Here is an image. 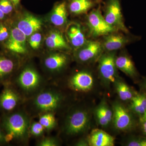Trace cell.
Wrapping results in <instances>:
<instances>
[{
	"label": "cell",
	"mask_w": 146,
	"mask_h": 146,
	"mask_svg": "<svg viewBox=\"0 0 146 146\" xmlns=\"http://www.w3.org/2000/svg\"><path fill=\"white\" fill-rule=\"evenodd\" d=\"M0 124L5 133L7 143L14 141L25 142L27 140L31 123L25 112L19 111L6 114Z\"/></svg>",
	"instance_id": "1"
},
{
	"label": "cell",
	"mask_w": 146,
	"mask_h": 146,
	"mask_svg": "<svg viewBox=\"0 0 146 146\" xmlns=\"http://www.w3.org/2000/svg\"><path fill=\"white\" fill-rule=\"evenodd\" d=\"M63 100V96L59 92L48 89L40 91L36 94L33 98V104L38 112H53L60 107Z\"/></svg>",
	"instance_id": "2"
},
{
	"label": "cell",
	"mask_w": 146,
	"mask_h": 146,
	"mask_svg": "<svg viewBox=\"0 0 146 146\" xmlns=\"http://www.w3.org/2000/svg\"><path fill=\"white\" fill-rule=\"evenodd\" d=\"M90 121L88 112L84 110H74L69 115L66 119L64 130L66 134L74 136L85 131Z\"/></svg>",
	"instance_id": "3"
},
{
	"label": "cell",
	"mask_w": 146,
	"mask_h": 146,
	"mask_svg": "<svg viewBox=\"0 0 146 146\" xmlns=\"http://www.w3.org/2000/svg\"><path fill=\"white\" fill-rule=\"evenodd\" d=\"M42 82L39 73L34 68L27 67L18 76L16 84L25 94H31L39 89Z\"/></svg>",
	"instance_id": "4"
},
{
	"label": "cell",
	"mask_w": 146,
	"mask_h": 146,
	"mask_svg": "<svg viewBox=\"0 0 146 146\" xmlns=\"http://www.w3.org/2000/svg\"><path fill=\"white\" fill-rule=\"evenodd\" d=\"M87 25L90 34L94 36L107 35L117 30L106 21L99 9L91 11L88 16Z\"/></svg>",
	"instance_id": "5"
},
{
	"label": "cell",
	"mask_w": 146,
	"mask_h": 146,
	"mask_svg": "<svg viewBox=\"0 0 146 146\" xmlns=\"http://www.w3.org/2000/svg\"><path fill=\"white\" fill-rule=\"evenodd\" d=\"M106 21L116 30H120L126 33L128 32L123 21L119 0H109L105 15Z\"/></svg>",
	"instance_id": "6"
},
{
	"label": "cell",
	"mask_w": 146,
	"mask_h": 146,
	"mask_svg": "<svg viewBox=\"0 0 146 146\" xmlns=\"http://www.w3.org/2000/svg\"><path fill=\"white\" fill-rule=\"evenodd\" d=\"M27 36L17 27L11 30L10 34L5 42L7 49L14 53L23 54L26 53Z\"/></svg>",
	"instance_id": "7"
},
{
	"label": "cell",
	"mask_w": 146,
	"mask_h": 146,
	"mask_svg": "<svg viewBox=\"0 0 146 146\" xmlns=\"http://www.w3.org/2000/svg\"><path fill=\"white\" fill-rule=\"evenodd\" d=\"M112 119L115 127L119 130H128L133 125V118L129 112L119 104L114 105Z\"/></svg>",
	"instance_id": "8"
},
{
	"label": "cell",
	"mask_w": 146,
	"mask_h": 146,
	"mask_svg": "<svg viewBox=\"0 0 146 146\" xmlns=\"http://www.w3.org/2000/svg\"><path fill=\"white\" fill-rule=\"evenodd\" d=\"M21 98L12 87L6 86L0 94V109L4 112H12L19 104Z\"/></svg>",
	"instance_id": "9"
},
{
	"label": "cell",
	"mask_w": 146,
	"mask_h": 146,
	"mask_svg": "<svg viewBox=\"0 0 146 146\" xmlns=\"http://www.w3.org/2000/svg\"><path fill=\"white\" fill-rule=\"evenodd\" d=\"M115 58L113 54L104 55L100 59L99 70L102 77L110 82H115L116 71Z\"/></svg>",
	"instance_id": "10"
},
{
	"label": "cell",
	"mask_w": 146,
	"mask_h": 146,
	"mask_svg": "<svg viewBox=\"0 0 146 146\" xmlns=\"http://www.w3.org/2000/svg\"><path fill=\"white\" fill-rule=\"evenodd\" d=\"M94 80L91 74L86 72L77 73L71 78L69 84L75 91L86 92L91 90L94 85Z\"/></svg>",
	"instance_id": "11"
},
{
	"label": "cell",
	"mask_w": 146,
	"mask_h": 146,
	"mask_svg": "<svg viewBox=\"0 0 146 146\" xmlns=\"http://www.w3.org/2000/svg\"><path fill=\"white\" fill-rule=\"evenodd\" d=\"M42 22L39 18L31 14L25 15L18 22L17 27L27 36H30L40 30Z\"/></svg>",
	"instance_id": "12"
},
{
	"label": "cell",
	"mask_w": 146,
	"mask_h": 146,
	"mask_svg": "<svg viewBox=\"0 0 146 146\" xmlns=\"http://www.w3.org/2000/svg\"><path fill=\"white\" fill-rule=\"evenodd\" d=\"M88 143L91 146H113L115 138L104 131L95 129L89 135Z\"/></svg>",
	"instance_id": "13"
},
{
	"label": "cell",
	"mask_w": 146,
	"mask_h": 146,
	"mask_svg": "<svg viewBox=\"0 0 146 146\" xmlns=\"http://www.w3.org/2000/svg\"><path fill=\"white\" fill-rule=\"evenodd\" d=\"M77 54L78 60L86 62L93 59L100 52L102 46L100 42L97 41L87 42L84 45Z\"/></svg>",
	"instance_id": "14"
},
{
	"label": "cell",
	"mask_w": 146,
	"mask_h": 146,
	"mask_svg": "<svg viewBox=\"0 0 146 146\" xmlns=\"http://www.w3.org/2000/svg\"><path fill=\"white\" fill-rule=\"evenodd\" d=\"M67 57L60 53L52 54L47 56L44 60L46 68L51 72H57L61 70L66 65Z\"/></svg>",
	"instance_id": "15"
},
{
	"label": "cell",
	"mask_w": 146,
	"mask_h": 146,
	"mask_svg": "<svg viewBox=\"0 0 146 146\" xmlns=\"http://www.w3.org/2000/svg\"><path fill=\"white\" fill-rule=\"evenodd\" d=\"M67 34L69 41L75 48H81L87 42L78 25H73L69 27Z\"/></svg>",
	"instance_id": "16"
},
{
	"label": "cell",
	"mask_w": 146,
	"mask_h": 146,
	"mask_svg": "<svg viewBox=\"0 0 146 146\" xmlns=\"http://www.w3.org/2000/svg\"><path fill=\"white\" fill-rule=\"evenodd\" d=\"M128 42V39L120 35H110L105 39L103 47L106 50L112 51L121 48Z\"/></svg>",
	"instance_id": "17"
},
{
	"label": "cell",
	"mask_w": 146,
	"mask_h": 146,
	"mask_svg": "<svg viewBox=\"0 0 146 146\" xmlns=\"http://www.w3.org/2000/svg\"><path fill=\"white\" fill-rule=\"evenodd\" d=\"M68 13L65 2L57 5L53 10L50 16V21L54 25L61 26L66 23Z\"/></svg>",
	"instance_id": "18"
},
{
	"label": "cell",
	"mask_w": 146,
	"mask_h": 146,
	"mask_svg": "<svg viewBox=\"0 0 146 146\" xmlns=\"http://www.w3.org/2000/svg\"><path fill=\"white\" fill-rule=\"evenodd\" d=\"M47 46L52 49L68 48V45L64 37L58 31H52L47 36L46 40Z\"/></svg>",
	"instance_id": "19"
},
{
	"label": "cell",
	"mask_w": 146,
	"mask_h": 146,
	"mask_svg": "<svg viewBox=\"0 0 146 146\" xmlns=\"http://www.w3.org/2000/svg\"><path fill=\"white\" fill-rule=\"evenodd\" d=\"M116 67L126 74L131 77L136 74V68L132 60L127 56H120L115 58Z\"/></svg>",
	"instance_id": "20"
},
{
	"label": "cell",
	"mask_w": 146,
	"mask_h": 146,
	"mask_svg": "<svg viewBox=\"0 0 146 146\" xmlns=\"http://www.w3.org/2000/svg\"><path fill=\"white\" fill-rule=\"evenodd\" d=\"M93 5L91 0H72L69 5L70 11L75 14L85 13Z\"/></svg>",
	"instance_id": "21"
},
{
	"label": "cell",
	"mask_w": 146,
	"mask_h": 146,
	"mask_svg": "<svg viewBox=\"0 0 146 146\" xmlns=\"http://www.w3.org/2000/svg\"><path fill=\"white\" fill-rule=\"evenodd\" d=\"M14 67L13 60L5 56H0V81H3L10 75Z\"/></svg>",
	"instance_id": "22"
},
{
	"label": "cell",
	"mask_w": 146,
	"mask_h": 146,
	"mask_svg": "<svg viewBox=\"0 0 146 146\" xmlns=\"http://www.w3.org/2000/svg\"><path fill=\"white\" fill-rule=\"evenodd\" d=\"M131 108L136 114L141 116L146 110V94H139L131 99Z\"/></svg>",
	"instance_id": "23"
},
{
	"label": "cell",
	"mask_w": 146,
	"mask_h": 146,
	"mask_svg": "<svg viewBox=\"0 0 146 146\" xmlns=\"http://www.w3.org/2000/svg\"><path fill=\"white\" fill-rule=\"evenodd\" d=\"M39 122L45 130L47 131L52 130L56 125V120L52 112L42 113L39 117Z\"/></svg>",
	"instance_id": "24"
},
{
	"label": "cell",
	"mask_w": 146,
	"mask_h": 146,
	"mask_svg": "<svg viewBox=\"0 0 146 146\" xmlns=\"http://www.w3.org/2000/svg\"><path fill=\"white\" fill-rule=\"evenodd\" d=\"M117 89L118 95L122 100H131L134 96L130 88L124 82H119L117 85Z\"/></svg>",
	"instance_id": "25"
},
{
	"label": "cell",
	"mask_w": 146,
	"mask_h": 146,
	"mask_svg": "<svg viewBox=\"0 0 146 146\" xmlns=\"http://www.w3.org/2000/svg\"><path fill=\"white\" fill-rule=\"evenodd\" d=\"M45 129L39 121H34L31 123L30 133L35 137L42 136L44 132Z\"/></svg>",
	"instance_id": "26"
},
{
	"label": "cell",
	"mask_w": 146,
	"mask_h": 146,
	"mask_svg": "<svg viewBox=\"0 0 146 146\" xmlns=\"http://www.w3.org/2000/svg\"><path fill=\"white\" fill-rule=\"evenodd\" d=\"M41 41L42 35L39 33L36 32L31 35L29 43L32 48L36 50L40 46Z\"/></svg>",
	"instance_id": "27"
},
{
	"label": "cell",
	"mask_w": 146,
	"mask_h": 146,
	"mask_svg": "<svg viewBox=\"0 0 146 146\" xmlns=\"http://www.w3.org/2000/svg\"><path fill=\"white\" fill-rule=\"evenodd\" d=\"M13 5L10 0H0V9L5 14H8L12 11Z\"/></svg>",
	"instance_id": "28"
},
{
	"label": "cell",
	"mask_w": 146,
	"mask_h": 146,
	"mask_svg": "<svg viewBox=\"0 0 146 146\" xmlns=\"http://www.w3.org/2000/svg\"><path fill=\"white\" fill-rule=\"evenodd\" d=\"M58 145L57 139L53 137H47L42 139L37 144V145L39 146H56Z\"/></svg>",
	"instance_id": "29"
},
{
	"label": "cell",
	"mask_w": 146,
	"mask_h": 146,
	"mask_svg": "<svg viewBox=\"0 0 146 146\" xmlns=\"http://www.w3.org/2000/svg\"><path fill=\"white\" fill-rule=\"evenodd\" d=\"M99 107L108 122L110 123L113 118L112 111L110 110L109 108L105 104L102 105Z\"/></svg>",
	"instance_id": "30"
},
{
	"label": "cell",
	"mask_w": 146,
	"mask_h": 146,
	"mask_svg": "<svg viewBox=\"0 0 146 146\" xmlns=\"http://www.w3.org/2000/svg\"><path fill=\"white\" fill-rule=\"evenodd\" d=\"M96 115L97 119L98 122L100 125L102 126H105L107 125L109 123L106 120V118L105 117L103 113L102 112L100 108L99 107L97 108L96 111Z\"/></svg>",
	"instance_id": "31"
},
{
	"label": "cell",
	"mask_w": 146,
	"mask_h": 146,
	"mask_svg": "<svg viewBox=\"0 0 146 146\" xmlns=\"http://www.w3.org/2000/svg\"><path fill=\"white\" fill-rule=\"evenodd\" d=\"M10 32L3 24H0V42H3L8 39Z\"/></svg>",
	"instance_id": "32"
},
{
	"label": "cell",
	"mask_w": 146,
	"mask_h": 146,
	"mask_svg": "<svg viewBox=\"0 0 146 146\" xmlns=\"http://www.w3.org/2000/svg\"><path fill=\"white\" fill-rule=\"evenodd\" d=\"M128 146H146V139L139 138L132 140L128 143Z\"/></svg>",
	"instance_id": "33"
},
{
	"label": "cell",
	"mask_w": 146,
	"mask_h": 146,
	"mask_svg": "<svg viewBox=\"0 0 146 146\" xmlns=\"http://www.w3.org/2000/svg\"><path fill=\"white\" fill-rule=\"evenodd\" d=\"M7 143L6 141L5 135L0 124V145Z\"/></svg>",
	"instance_id": "34"
},
{
	"label": "cell",
	"mask_w": 146,
	"mask_h": 146,
	"mask_svg": "<svg viewBox=\"0 0 146 146\" xmlns=\"http://www.w3.org/2000/svg\"><path fill=\"white\" fill-rule=\"evenodd\" d=\"M140 121L141 123L146 121V110L144 114L140 117Z\"/></svg>",
	"instance_id": "35"
},
{
	"label": "cell",
	"mask_w": 146,
	"mask_h": 146,
	"mask_svg": "<svg viewBox=\"0 0 146 146\" xmlns=\"http://www.w3.org/2000/svg\"><path fill=\"white\" fill-rule=\"evenodd\" d=\"M10 1L13 4V6L15 7L18 6L20 3V0H10Z\"/></svg>",
	"instance_id": "36"
},
{
	"label": "cell",
	"mask_w": 146,
	"mask_h": 146,
	"mask_svg": "<svg viewBox=\"0 0 146 146\" xmlns=\"http://www.w3.org/2000/svg\"><path fill=\"white\" fill-rule=\"evenodd\" d=\"M141 123H142V129H143V131L145 133V134L146 135V121Z\"/></svg>",
	"instance_id": "37"
},
{
	"label": "cell",
	"mask_w": 146,
	"mask_h": 146,
	"mask_svg": "<svg viewBox=\"0 0 146 146\" xmlns=\"http://www.w3.org/2000/svg\"><path fill=\"white\" fill-rule=\"evenodd\" d=\"M5 14L0 9V20H2L4 18Z\"/></svg>",
	"instance_id": "38"
},
{
	"label": "cell",
	"mask_w": 146,
	"mask_h": 146,
	"mask_svg": "<svg viewBox=\"0 0 146 146\" xmlns=\"http://www.w3.org/2000/svg\"><path fill=\"white\" fill-rule=\"evenodd\" d=\"M144 86H145V89H146V81H145V82Z\"/></svg>",
	"instance_id": "39"
}]
</instances>
